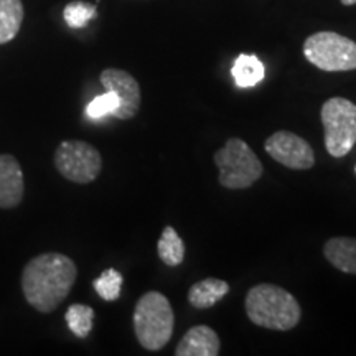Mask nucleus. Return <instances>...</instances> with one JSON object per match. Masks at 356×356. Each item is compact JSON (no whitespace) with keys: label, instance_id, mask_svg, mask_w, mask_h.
Returning <instances> with one entry per match:
<instances>
[{"label":"nucleus","instance_id":"obj_1","mask_svg":"<svg viewBox=\"0 0 356 356\" xmlns=\"http://www.w3.org/2000/svg\"><path fill=\"white\" fill-rule=\"evenodd\" d=\"M78 277L73 259L60 252H44L26 262L22 273L25 300L42 314H50L70 296Z\"/></svg>","mask_w":356,"mask_h":356},{"label":"nucleus","instance_id":"obj_2","mask_svg":"<svg viewBox=\"0 0 356 356\" xmlns=\"http://www.w3.org/2000/svg\"><path fill=\"white\" fill-rule=\"evenodd\" d=\"M248 318L267 330L287 332L302 318V309L296 297L275 284H257L246 296Z\"/></svg>","mask_w":356,"mask_h":356},{"label":"nucleus","instance_id":"obj_3","mask_svg":"<svg viewBox=\"0 0 356 356\" xmlns=\"http://www.w3.org/2000/svg\"><path fill=\"white\" fill-rule=\"evenodd\" d=\"M134 332L142 348L159 351L173 335L175 315L170 300L157 291L145 292L134 309Z\"/></svg>","mask_w":356,"mask_h":356},{"label":"nucleus","instance_id":"obj_4","mask_svg":"<svg viewBox=\"0 0 356 356\" xmlns=\"http://www.w3.org/2000/svg\"><path fill=\"white\" fill-rule=\"evenodd\" d=\"M215 163L220 170V184L228 190H244L262 177L264 167L248 142L238 137L226 140L215 152Z\"/></svg>","mask_w":356,"mask_h":356},{"label":"nucleus","instance_id":"obj_5","mask_svg":"<svg viewBox=\"0 0 356 356\" xmlns=\"http://www.w3.org/2000/svg\"><path fill=\"white\" fill-rule=\"evenodd\" d=\"M325 147L335 159L345 157L356 144V104L346 97H330L322 111Z\"/></svg>","mask_w":356,"mask_h":356},{"label":"nucleus","instance_id":"obj_6","mask_svg":"<svg viewBox=\"0 0 356 356\" xmlns=\"http://www.w3.org/2000/svg\"><path fill=\"white\" fill-rule=\"evenodd\" d=\"M307 61L328 73L356 70V43L335 32H317L304 43Z\"/></svg>","mask_w":356,"mask_h":356},{"label":"nucleus","instance_id":"obj_7","mask_svg":"<svg viewBox=\"0 0 356 356\" xmlns=\"http://www.w3.org/2000/svg\"><path fill=\"white\" fill-rule=\"evenodd\" d=\"M53 162L61 177L79 185L95 181L102 168L99 150L84 140L61 142L56 147Z\"/></svg>","mask_w":356,"mask_h":356},{"label":"nucleus","instance_id":"obj_8","mask_svg":"<svg viewBox=\"0 0 356 356\" xmlns=\"http://www.w3.org/2000/svg\"><path fill=\"white\" fill-rule=\"evenodd\" d=\"M264 149L275 162L292 170H310L315 165V152L312 145L293 132H274L266 139Z\"/></svg>","mask_w":356,"mask_h":356},{"label":"nucleus","instance_id":"obj_9","mask_svg":"<svg viewBox=\"0 0 356 356\" xmlns=\"http://www.w3.org/2000/svg\"><path fill=\"white\" fill-rule=\"evenodd\" d=\"M101 84L106 91L114 92L119 99L118 109L114 111V118L121 121H129L136 118L140 109V86L137 79L127 71L119 68H108L101 73Z\"/></svg>","mask_w":356,"mask_h":356},{"label":"nucleus","instance_id":"obj_10","mask_svg":"<svg viewBox=\"0 0 356 356\" xmlns=\"http://www.w3.org/2000/svg\"><path fill=\"white\" fill-rule=\"evenodd\" d=\"M24 195L25 180L19 160L10 154H0V208H17Z\"/></svg>","mask_w":356,"mask_h":356},{"label":"nucleus","instance_id":"obj_11","mask_svg":"<svg viewBox=\"0 0 356 356\" xmlns=\"http://www.w3.org/2000/svg\"><path fill=\"white\" fill-rule=\"evenodd\" d=\"M220 337L208 325H197L185 333L177 345V356H216L220 355Z\"/></svg>","mask_w":356,"mask_h":356},{"label":"nucleus","instance_id":"obj_12","mask_svg":"<svg viewBox=\"0 0 356 356\" xmlns=\"http://www.w3.org/2000/svg\"><path fill=\"white\" fill-rule=\"evenodd\" d=\"M325 259L345 274L356 275V238L338 236L325 243Z\"/></svg>","mask_w":356,"mask_h":356},{"label":"nucleus","instance_id":"obj_13","mask_svg":"<svg viewBox=\"0 0 356 356\" xmlns=\"http://www.w3.org/2000/svg\"><path fill=\"white\" fill-rule=\"evenodd\" d=\"M229 293V284L226 280L208 277L193 284L188 291V304L193 309H210Z\"/></svg>","mask_w":356,"mask_h":356},{"label":"nucleus","instance_id":"obj_14","mask_svg":"<svg viewBox=\"0 0 356 356\" xmlns=\"http://www.w3.org/2000/svg\"><path fill=\"white\" fill-rule=\"evenodd\" d=\"M231 74L238 88H254L264 79L266 70L259 58L243 53L234 60Z\"/></svg>","mask_w":356,"mask_h":356},{"label":"nucleus","instance_id":"obj_15","mask_svg":"<svg viewBox=\"0 0 356 356\" xmlns=\"http://www.w3.org/2000/svg\"><path fill=\"white\" fill-rule=\"evenodd\" d=\"M24 17L22 0H0V44L12 42L19 35Z\"/></svg>","mask_w":356,"mask_h":356},{"label":"nucleus","instance_id":"obj_16","mask_svg":"<svg viewBox=\"0 0 356 356\" xmlns=\"http://www.w3.org/2000/svg\"><path fill=\"white\" fill-rule=\"evenodd\" d=\"M157 252L162 262L168 267L180 266L185 259V244L184 239L178 236L175 228L165 226L157 243Z\"/></svg>","mask_w":356,"mask_h":356},{"label":"nucleus","instance_id":"obj_17","mask_svg":"<svg viewBox=\"0 0 356 356\" xmlns=\"http://www.w3.org/2000/svg\"><path fill=\"white\" fill-rule=\"evenodd\" d=\"M66 323L70 330L78 338H86L92 330V322H95V310L89 305L73 304L68 307L65 315Z\"/></svg>","mask_w":356,"mask_h":356},{"label":"nucleus","instance_id":"obj_18","mask_svg":"<svg viewBox=\"0 0 356 356\" xmlns=\"http://www.w3.org/2000/svg\"><path fill=\"white\" fill-rule=\"evenodd\" d=\"M96 15H97L96 6H92V3H88V2H81V0L70 2L63 10L66 25L74 30L84 29L89 22L96 19Z\"/></svg>","mask_w":356,"mask_h":356},{"label":"nucleus","instance_id":"obj_19","mask_svg":"<svg viewBox=\"0 0 356 356\" xmlns=\"http://www.w3.org/2000/svg\"><path fill=\"white\" fill-rule=\"evenodd\" d=\"M92 286H95V291L99 293L102 300H118L122 289V275L115 269H106L104 273L92 282Z\"/></svg>","mask_w":356,"mask_h":356},{"label":"nucleus","instance_id":"obj_20","mask_svg":"<svg viewBox=\"0 0 356 356\" xmlns=\"http://www.w3.org/2000/svg\"><path fill=\"white\" fill-rule=\"evenodd\" d=\"M119 106V99L114 92L106 91L104 95L97 96L96 99H92L88 104L86 108V114L91 119H101L108 114H114V111L118 109Z\"/></svg>","mask_w":356,"mask_h":356},{"label":"nucleus","instance_id":"obj_21","mask_svg":"<svg viewBox=\"0 0 356 356\" xmlns=\"http://www.w3.org/2000/svg\"><path fill=\"white\" fill-rule=\"evenodd\" d=\"M341 3H343L345 7H351V6H356V0H340Z\"/></svg>","mask_w":356,"mask_h":356},{"label":"nucleus","instance_id":"obj_22","mask_svg":"<svg viewBox=\"0 0 356 356\" xmlns=\"http://www.w3.org/2000/svg\"><path fill=\"white\" fill-rule=\"evenodd\" d=\"M355 175H356V165H355Z\"/></svg>","mask_w":356,"mask_h":356}]
</instances>
